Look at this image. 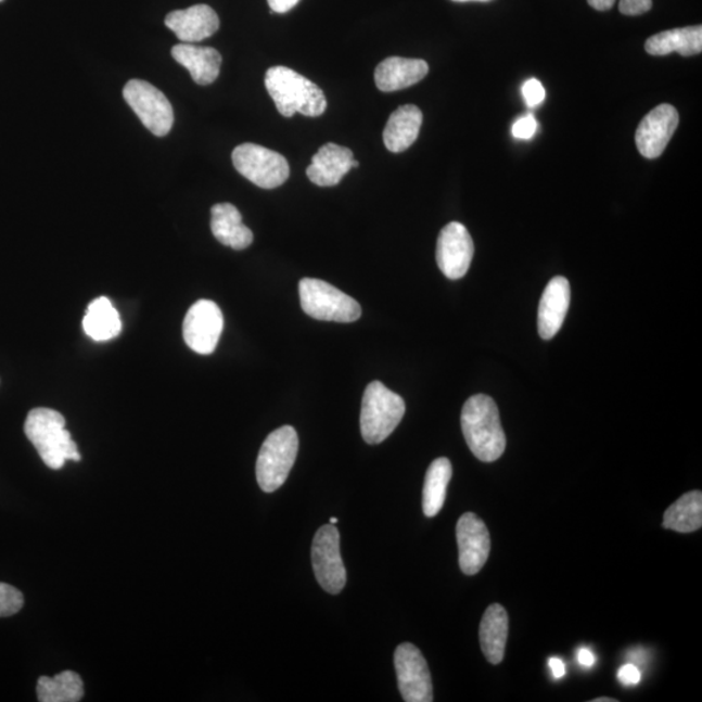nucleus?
Masks as SVG:
<instances>
[{
	"mask_svg": "<svg viewBox=\"0 0 702 702\" xmlns=\"http://www.w3.org/2000/svg\"><path fill=\"white\" fill-rule=\"evenodd\" d=\"M461 424L465 443L482 462H495L503 455L507 436L494 398L470 397L462 409Z\"/></svg>",
	"mask_w": 702,
	"mask_h": 702,
	"instance_id": "f257e3e1",
	"label": "nucleus"
},
{
	"mask_svg": "<svg viewBox=\"0 0 702 702\" xmlns=\"http://www.w3.org/2000/svg\"><path fill=\"white\" fill-rule=\"evenodd\" d=\"M265 84L282 116L293 117L295 113H299L318 117L326 113L327 98L323 90L291 68L278 65L268 69Z\"/></svg>",
	"mask_w": 702,
	"mask_h": 702,
	"instance_id": "f03ea898",
	"label": "nucleus"
},
{
	"mask_svg": "<svg viewBox=\"0 0 702 702\" xmlns=\"http://www.w3.org/2000/svg\"><path fill=\"white\" fill-rule=\"evenodd\" d=\"M24 431L48 468L61 470L67 461H81L76 443L65 430L61 412L48 408L33 409L26 418Z\"/></svg>",
	"mask_w": 702,
	"mask_h": 702,
	"instance_id": "7ed1b4c3",
	"label": "nucleus"
},
{
	"mask_svg": "<svg viewBox=\"0 0 702 702\" xmlns=\"http://www.w3.org/2000/svg\"><path fill=\"white\" fill-rule=\"evenodd\" d=\"M405 411L404 398L383 383L367 385L360 409V432L365 442L370 445L385 442L401 423Z\"/></svg>",
	"mask_w": 702,
	"mask_h": 702,
	"instance_id": "20e7f679",
	"label": "nucleus"
},
{
	"mask_svg": "<svg viewBox=\"0 0 702 702\" xmlns=\"http://www.w3.org/2000/svg\"><path fill=\"white\" fill-rule=\"evenodd\" d=\"M299 448L297 431L284 425L261 445L257 459V481L261 490L272 494L282 487L293 469Z\"/></svg>",
	"mask_w": 702,
	"mask_h": 702,
	"instance_id": "39448f33",
	"label": "nucleus"
},
{
	"mask_svg": "<svg viewBox=\"0 0 702 702\" xmlns=\"http://www.w3.org/2000/svg\"><path fill=\"white\" fill-rule=\"evenodd\" d=\"M298 288L302 310L308 317L336 323H353L362 315V308L356 299L323 280L302 279Z\"/></svg>",
	"mask_w": 702,
	"mask_h": 702,
	"instance_id": "423d86ee",
	"label": "nucleus"
},
{
	"mask_svg": "<svg viewBox=\"0 0 702 702\" xmlns=\"http://www.w3.org/2000/svg\"><path fill=\"white\" fill-rule=\"evenodd\" d=\"M233 166L242 176L261 189H275L291 176L285 156L255 143H242L232 153Z\"/></svg>",
	"mask_w": 702,
	"mask_h": 702,
	"instance_id": "0eeeda50",
	"label": "nucleus"
},
{
	"mask_svg": "<svg viewBox=\"0 0 702 702\" xmlns=\"http://www.w3.org/2000/svg\"><path fill=\"white\" fill-rule=\"evenodd\" d=\"M123 95L151 133L164 137L170 132L175 123L174 109L159 89L148 81L130 80Z\"/></svg>",
	"mask_w": 702,
	"mask_h": 702,
	"instance_id": "6e6552de",
	"label": "nucleus"
},
{
	"mask_svg": "<svg viewBox=\"0 0 702 702\" xmlns=\"http://www.w3.org/2000/svg\"><path fill=\"white\" fill-rule=\"evenodd\" d=\"M311 560L315 576L328 593L337 595L345 588L346 570L340 552V534L336 526L326 524L315 534Z\"/></svg>",
	"mask_w": 702,
	"mask_h": 702,
	"instance_id": "1a4fd4ad",
	"label": "nucleus"
},
{
	"mask_svg": "<svg viewBox=\"0 0 702 702\" xmlns=\"http://www.w3.org/2000/svg\"><path fill=\"white\" fill-rule=\"evenodd\" d=\"M222 328L225 318L220 307L213 301L201 299L189 308L183 320V340L193 352L208 356L218 346Z\"/></svg>",
	"mask_w": 702,
	"mask_h": 702,
	"instance_id": "9d476101",
	"label": "nucleus"
},
{
	"mask_svg": "<svg viewBox=\"0 0 702 702\" xmlns=\"http://www.w3.org/2000/svg\"><path fill=\"white\" fill-rule=\"evenodd\" d=\"M395 666L399 692L406 702L433 701V686L429 665L421 651L410 642L398 646Z\"/></svg>",
	"mask_w": 702,
	"mask_h": 702,
	"instance_id": "9b49d317",
	"label": "nucleus"
},
{
	"mask_svg": "<svg viewBox=\"0 0 702 702\" xmlns=\"http://www.w3.org/2000/svg\"><path fill=\"white\" fill-rule=\"evenodd\" d=\"M474 241L461 222L452 221L438 234L436 260L439 270L450 280L462 279L474 258Z\"/></svg>",
	"mask_w": 702,
	"mask_h": 702,
	"instance_id": "f8f14e48",
	"label": "nucleus"
},
{
	"mask_svg": "<svg viewBox=\"0 0 702 702\" xmlns=\"http://www.w3.org/2000/svg\"><path fill=\"white\" fill-rule=\"evenodd\" d=\"M459 566L465 575H475L484 567L490 553V535L485 523L474 513H465L457 523Z\"/></svg>",
	"mask_w": 702,
	"mask_h": 702,
	"instance_id": "ddd939ff",
	"label": "nucleus"
},
{
	"mask_svg": "<svg viewBox=\"0 0 702 702\" xmlns=\"http://www.w3.org/2000/svg\"><path fill=\"white\" fill-rule=\"evenodd\" d=\"M679 126V114L672 104H660L649 113L636 130L635 141L640 154L655 159L664 153Z\"/></svg>",
	"mask_w": 702,
	"mask_h": 702,
	"instance_id": "4468645a",
	"label": "nucleus"
},
{
	"mask_svg": "<svg viewBox=\"0 0 702 702\" xmlns=\"http://www.w3.org/2000/svg\"><path fill=\"white\" fill-rule=\"evenodd\" d=\"M164 23L182 43L201 42L214 36L220 26L218 13L207 4L169 12Z\"/></svg>",
	"mask_w": 702,
	"mask_h": 702,
	"instance_id": "2eb2a0df",
	"label": "nucleus"
},
{
	"mask_svg": "<svg viewBox=\"0 0 702 702\" xmlns=\"http://www.w3.org/2000/svg\"><path fill=\"white\" fill-rule=\"evenodd\" d=\"M354 154L350 149L337 143H326L312 156L306 174L318 187H336L344 176L353 169Z\"/></svg>",
	"mask_w": 702,
	"mask_h": 702,
	"instance_id": "dca6fc26",
	"label": "nucleus"
},
{
	"mask_svg": "<svg viewBox=\"0 0 702 702\" xmlns=\"http://www.w3.org/2000/svg\"><path fill=\"white\" fill-rule=\"evenodd\" d=\"M571 301V289L567 279L557 277L549 281L539 306V334L544 340H550L561 330L566 318Z\"/></svg>",
	"mask_w": 702,
	"mask_h": 702,
	"instance_id": "f3484780",
	"label": "nucleus"
},
{
	"mask_svg": "<svg viewBox=\"0 0 702 702\" xmlns=\"http://www.w3.org/2000/svg\"><path fill=\"white\" fill-rule=\"evenodd\" d=\"M429 72V64L422 59L391 56L378 65L375 82L380 91L392 93L421 82Z\"/></svg>",
	"mask_w": 702,
	"mask_h": 702,
	"instance_id": "a211bd4d",
	"label": "nucleus"
},
{
	"mask_svg": "<svg viewBox=\"0 0 702 702\" xmlns=\"http://www.w3.org/2000/svg\"><path fill=\"white\" fill-rule=\"evenodd\" d=\"M173 56L189 71L193 81L202 87H207L219 77L222 58L218 50L180 43L173 49Z\"/></svg>",
	"mask_w": 702,
	"mask_h": 702,
	"instance_id": "6ab92c4d",
	"label": "nucleus"
},
{
	"mask_svg": "<svg viewBox=\"0 0 702 702\" xmlns=\"http://www.w3.org/2000/svg\"><path fill=\"white\" fill-rule=\"evenodd\" d=\"M212 231L220 244L244 251L254 241V234L244 222L238 209L231 203H219L212 208Z\"/></svg>",
	"mask_w": 702,
	"mask_h": 702,
	"instance_id": "aec40b11",
	"label": "nucleus"
},
{
	"mask_svg": "<svg viewBox=\"0 0 702 702\" xmlns=\"http://www.w3.org/2000/svg\"><path fill=\"white\" fill-rule=\"evenodd\" d=\"M423 124V114L414 104L398 107L386 123L383 139L392 153H403L418 139Z\"/></svg>",
	"mask_w": 702,
	"mask_h": 702,
	"instance_id": "412c9836",
	"label": "nucleus"
},
{
	"mask_svg": "<svg viewBox=\"0 0 702 702\" xmlns=\"http://www.w3.org/2000/svg\"><path fill=\"white\" fill-rule=\"evenodd\" d=\"M478 635H481V646L485 659L492 665L501 664L505 649H507L509 616L500 603H494L485 610Z\"/></svg>",
	"mask_w": 702,
	"mask_h": 702,
	"instance_id": "4be33fe9",
	"label": "nucleus"
},
{
	"mask_svg": "<svg viewBox=\"0 0 702 702\" xmlns=\"http://www.w3.org/2000/svg\"><path fill=\"white\" fill-rule=\"evenodd\" d=\"M646 51L653 56H665L672 52H678L681 56L701 54L702 26H686L659 33L648 39Z\"/></svg>",
	"mask_w": 702,
	"mask_h": 702,
	"instance_id": "5701e85b",
	"label": "nucleus"
},
{
	"mask_svg": "<svg viewBox=\"0 0 702 702\" xmlns=\"http://www.w3.org/2000/svg\"><path fill=\"white\" fill-rule=\"evenodd\" d=\"M84 331L94 341H110L119 336L122 319L119 312L106 297L91 302L85 315Z\"/></svg>",
	"mask_w": 702,
	"mask_h": 702,
	"instance_id": "b1692460",
	"label": "nucleus"
},
{
	"mask_svg": "<svg viewBox=\"0 0 702 702\" xmlns=\"http://www.w3.org/2000/svg\"><path fill=\"white\" fill-rule=\"evenodd\" d=\"M662 526L680 534L694 533L702 526V494L700 490L688 492L665 511Z\"/></svg>",
	"mask_w": 702,
	"mask_h": 702,
	"instance_id": "393cba45",
	"label": "nucleus"
},
{
	"mask_svg": "<svg viewBox=\"0 0 702 702\" xmlns=\"http://www.w3.org/2000/svg\"><path fill=\"white\" fill-rule=\"evenodd\" d=\"M451 475V463L448 458L444 457L435 459L426 470L423 488L425 516L433 518L442 511Z\"/></svg>",
	"mask_w": 702,
	"mask_h": 702,
	"instance_id": "a878e982",
	"label": "nucleus"
},
{
	"mask_svg": "<svg viewBox=\"0 0 702 702\" xmlns=\"http://www.w3.org/2000/svg\"><path fill=\"white\" fill-rule=\"evenodd\" d=\"M41 702H77L84 697V681L74 672H63L55 677H41L37 685Z\"/></svg>",
	"mask_w": 702,
	"mask_h": 702,
	"instance_id": "bb28decb",
	"label": "nucleus"
},
{
	"mask_svg": "<svg viewBox=\"0 0 702 702\" xmlns=\"http://www.w3.org/2000/svg\"><path fill=\"white\" fill-rule=\"evenodd\" d=\"M23 605V593L10 584L0 583V618L18 613Z\"/></svg>",
	"mask_w": 702,
	"mask_h": 702,
	"instance_id": "cd10ccee",
	"label": "nucleus"
},
{
	"mask_svg": "<svg viewBox=\"0 0 702 702\" xmlns=\"http://www.w3.org/2000/svg\"><path fill=\"white\" fill-rule=\"evenodd\" d=\"M522 94L527 106L531 109L539 106L546 100V89H544L543 84L536 80V78H529V80L523 84Z\"/></svg>",
	"mask_w": 702,
	"mask_h": 702,
	"instance_id": "c85d7f7f",
	"label": "nucleus"
},
{
	"mask_svg": "<svg viewBox=\"0 0 702 702\" xmlns=\"http://www.w3.org/2000/svg\"><path fill=\"white\" fill-rule=\"evenodd\" d=\"M537 130V122L534 115L521 117L513 124V136L516 140H531Z\"/></svg>",
	"mask_w": 702,
	"mask_h": 702,
	"instance_id": "c756f323",
	"label": "nucleus"
},
{
	"mask_svg": "<svg viewBox=\"0 0 702 702\" xmlns=\"http://www.w3.org/2000/svg\"><path fill=\"white\" fill-rule=\"evenodd\" d=\"M652 0H620V12L626 16H639L652 10Z\"/></svg>",
	"mask_w": 702,
	"mask_h": 702,
	"instance_id": "7c9ffc66",
	"label": "nucleus"
},
{
	"mask_svg": "<svg viewBox=\"0 0 702 702\" xmlns=\"http://www.w3.org/2000/svg\"><path fill=\"white\" fill-rule=\"evenodd\" d=\"M618 679L623 685L635 686L638 685L641 679V674L639 668L635 665L628 664L622 666L618 672Z\"/></svg>",
	"mask_w": 702,
	"mask_h": 702,
	"instance_id": "2f4dec72",
	"label": "nucleus"
},
{
	"mask_svg": "<svg viewBox=\"0 0 702 702\" xmlns=\"http://www.w3.org/2000/svg\"><path fill=\"white\" fill-rule=\"evenodd\" d=\"M272 13H286L294 9L301 0H267Z\"/></svg>",
	"mask_w": 702,
	"mask_h": 702,
	"instance_id": "473e14b6",
	"label": "nucleus"
},
{
	"mask_svg": "<svg viewBox=\"0 0 702 702\" xmlns=\"http://www.w3.org/2000/svg\"><path fill=\"white\" fill-rule=\"evenodd\" d=\"M549 666H550V671H552V673L554 675V678L560 679V678L564 677V673H566V671H564V664H563L562 660H560V659H550L549 660Z\"/></svg>",
	"mask_w": 702,
	"mask_h": 702,
	"instance_id": "72a5a7b5",
	"label": "nucleus"
},
{
	"mask_svg": "<svg viewBox=\"0 0 702 702\" xmlns=\"http://www.w3.org/2000/svg\"><path fill=\"white\" fill-rule=\"evenodd\" d=\"M588 4L597 11H609L613 9L616 0H587Z\"/></svg>",
	"mask_w": 702,
	"mask_h": 702,
	"instance_id": "f704fd0d",
	"label": "nucleus"
},
{
	"mask_svg": "<svg viewBox=\"0 0 702 702\" xmlns=\"http://www.w3.org/2000/svg\"><path fill=\"white\" fill-rule=\"evenodd\" d=\"M577 659H579L580 665L590 667L595 664V655L592 652L589 651V649H580L579 655H577Z\"/></svg>",
	"mask_w": 702,
	"mask_h": 702,
	"instance_id": "c9c22d12",
	"label": "nucleus"
},
{
	"mask_svg": "<svg viewBox=\"0 0 702 702\" xmlns=\"http://www.w3.org/2000/svg\"><path fill=\"white\" fill-rule=\"evenodd\" d=\"M452 2H457V3L482 2V3H485V2H492V0H452Z\"/></svg>",
	"mask_w": 702,
	"mask_h": 702,
	"instance_id": "e433bc0d",
	"label": "nucleus"
},
{
	"mask_svg": "<svg viewBox=\"0 0 702 702\" xmlns=\"http://www.w3.org/2000/svg\"><path fill=\"white\" fill-rule=\"evenodd\" d=\"M593 702H616V700L615 699L600 698V699L593 700Z\"/></svg>",
	"mask_w": 702,
	"mask_h": 702,
	"instance_id": "4c0bfd02",
	"label": "nucleus"
},
{
	"mask_svg": "<svg viewBox=\"0 0 702 702\" xmlns=\"http://www.w3.org/2000/svg\"><path fill=\"white\" fill-rule=\"evenodd\" d=\"M359 167V162L354 159L353 161V168H358Z\"/></svg>",
	"mask_w": 702,
	"mask_h": 702,
	"instance_id": "58836bf2",
	"label": "nucleus"
},
{
	"mask_svg": "<svg viewBox=\"0 0 702 702\" xmlns=\"http://www.w3.org/2000/svg\"><path fill=\"white\" fill-rule=\"evenodd\" d=\"M336 523H337V518H334V516L331 518V523L330 524H333V526H334V524H336Z\"/></svg>",
	"mask_w": 702,
	"mask_h": 702,
	"instance_id": "ea45409f",
	"label": "nucleus"
},
{
	"mask_svg": "<svg viewBox=\"0 0 702 702\" xmlns=\"http://www.w3.org/2000/svg\"><path fill=\"white\" fill-rule=\"evenodd\" d=\"M0 2H3V0H0Z\"/></svg>",
	"mask_w": 702,
	"mask_h": 702,
	"instance_id": "a19ab883",
	"label": "nucleus"
}]
</instances>
